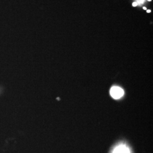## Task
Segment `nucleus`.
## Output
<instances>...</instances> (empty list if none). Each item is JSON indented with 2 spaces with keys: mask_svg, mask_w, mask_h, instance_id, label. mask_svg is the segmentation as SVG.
<instances>
[{
  "mask_svg": "<svg viewBox=\"0 0 153 153\" xmlns=\"http://www.w3.org/2000/svg\"><path fill=\"white\" fill-rule=\"evenodd\" d=\"M110 94L113 98L119 99L121 98L124 94V90L118 86H113L110 90Z\"/></svg>",
  "mask_w": 153,
  "mask_h": 153,
  "instance_id": "nucleus-1",
  "label": "nucleus"
},
{
  "mask_svg": "<svg viewBox=\"0 0 153 153\" xmlns=\"http://www.w3.org/2000/svg\"><path fill=\"white\" fill-rule=\"evenodd\" d=\"M112 153H131V151L126 145L121 144L117 146L114 149Z\"/></svg>",
  "mask_w": 153,
  "mask_h": 153,
  "instance_id": "nucleus-2",
  "label": "nucleus"
},
{
  "mask_svg": "<svg viewBox=\"0 0 153 153\" xmlns=\"http://www.w3.org/2000/svg\"><path fill=\"white\" fill-rule=\"evenodd\" d=\"M132 5H133V6H137V2H133V4H132Z\"/></svg>",
  "mask_w": 153,
  "mask_h": 153,
  "instance_id": "nucleus-3",
  "label": "nucleus"
},
{
  "mask_svg": "<svg viewBox=\"0 0 153 153\" xmlns=\"http://www.w3.org/2000/svg\"><path fill=\"white\" fill-rule=\"evenodd\" d=\"M143 9L144 10H146V8L145 7H143Z\"/></svg>",
  "mask_w": 153,
  "mask_h": 153,
  "instance_id": "nucleus-5",
  "label": "nucleus"
},
{
  "mask_svg": "<svg viewBox=\"0 0 153 153\" xmlns=\"http://www.w3.org/2000/svg\"><path fill=\"white\" fill-rule=\"evenodd\" d=\"M147 12H148V13H150V12H151V10H147Z\"/></svg>",
  "mask_w": 153,
  "mask_h": 153,
  "instance_id": "nucleus-4",
  "label": "nucleus"
},
{
  "mask_svg": "<svg viewBox=\"0 0 153 153\" xmlns=\"http://www.w3.org/2000/svg\"><path fill=\"white\" fill-rule=\"evenodd\" d=\"M148 1H151L152 0H148Z\"/></svg>",
  "mask_w": 153,
  "mask_h": 153,
  "instance_id": "nucleus-6",
  "label": "nucleus"
}]
</instances>
